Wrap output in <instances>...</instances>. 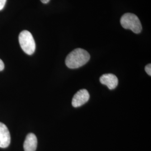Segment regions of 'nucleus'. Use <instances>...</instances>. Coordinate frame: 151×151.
<instances>
[{
    "label": "nucleus",
    "instance_id": "obj_1",
    "mask_svg": "<svg viewBox=\"0 0 151 151\" xmlns=\"http://www.w3.org/2000/svg\"><path fill=\"white\" fill-rule=\"evenodd\" d=\"M90 58V55L86 50L77 48L71 52L65 59V65L71 69L80 68L86 64Z\"/></svg>",
    "mask_w": 151,
    "mask_h": 151
},
{
    "label": "nucleus",
    "instance_id": "obj_2",
    "mask_svg": "<svg viewBox=\"0 0 151 151\" xmlns=\"http://www.w3.org/2000/svg\"><path fill=\"white\" fill-rule=\"evenodd\" d=\"M120 24L122 27L130 29L135 34H139L142 31V24L138 16L132 13H126L122 16Z\"/></svg>",
    "mask_w": 151,
    "mask_h": 151
},
{
    "label": "nucleus",
    "instance_id": "obj_3",
    "mask_svg": "<svg viewBox=\"0 0 151 151\" xmlns=\"http://www.w3.org/2000/svg\"><path fill=\"white\" fill-rule=\"evenodd\" d=\"M19 41L22 50L28 55H32L36 48V44L31 32L23 30L20 33Z\"/></svg>",
    "mask_w": 151,
    "mask_h": 151
},
{
    "label": "nucleus",
    "instance_id": "obj_4",
    "mask_svg": "<svg viewBox=\"0 0 151 151\" xmlns=\"http://www.w3.org/2000/svg\"><path fill=\"white\" fill-rule=\"evenodd\" d=\"M90 99L88 92L86 89H82L77 92L72 99V105L74 108H78L86 103Z\"/></svg>",
    "mask_w": 151,
    "mask_h": 151
},
{
    "label": "nucleus",
    "instance_id": "obj_5",
    "mask_svg": "<svg viewBox=\"0 0 151 151\" xmlns=\"http://www.w3.org/2000/svg\"><path fill=\"white\" fill-rule=\"evenodd\" d=\"M10 134L7 127L0 122V148H7L10 145Z\"/></svg>",
    "mask_w": 151,
    "mask_h": 151
},
{
    "label": "nucleus",
    "instance_id": "obj_6",
    "mask_svg": "<svg viewBox=\"0 0 151 151\" xmlns=\"http://www.w3.org/2000/svg\"><path fill=\"white\" fill-rule=\"evenodd\" d=\"M100 82L106 85L110 90L115 89L118 85L117 77L112 73H107L101 76L100 78Z\"/></svg>",
    "mask_w": 151,
    "mask_h": 151
},
{
    "label": "nucleus",
    "instance_id": "obj_7",
    "mask_svg": "<svg viewBox=\"0 0 151 151\" xmlns=\"http://www.w3.org/2000/svg\"><path fill=\"white\" fill-rule=\"evenodd\" d=\"M38 140L36 135L33 133L27 134L24 143L25 151H35L37 148Z\"/></svg>",
    "mask_w": 151,
    "mask_h": 151
},
{
    "label": "nucleus",
    "instance_id": "obj_8",
    "mask_svg": "<svg viewBox=\"0 0 151 151\" xmlns=\"http://www.w3.org/2000/svg\"><path fill=\"white\" fill-rule=\"evenodd\" d=\"M145 70H146L147 73L149 76H151V65L148 64L145 67Z\"/></svg>",
    "mask_w": 151,
    "mask_h": 151
},
{
    "label": "nucleus",
    "instance_id": "obj_9",
    "mask_svg": "<svg viewBox=\"0 0 151 151\" xmlns=\"http://www.w3.org/2000/svg\"><path fill=\"white\" fill-rule=\"evenodd\" d=\"M7 0H0V11L2 10L5 6Z\"/></svg>",
    "mask_w": 151,
    "mask_h": 151
},
{
    "label": "nucleus",
    "instance_id": "obj_10",
    "mask_svg": "<svg viewBox=\"0 0 151 151\" xmlns=\"http://www.w3.org/2000/svg\"><path fill=\"white\" fill-rule=\"evenodd\" d=\"M4 68H5L4 63V62L2 60L0 59V71L4 70Z\"/></svg>",
    "mask_w": 151,
    "mask_h": 151
},
{
    "label": "nucleus",
    "instance_id": "obj_11",
    "mask_svg": "<svg viewBox=\"0 0 151 151\" xmlns=\"http://www.w3.org/2000/svg\"><path fill=\"white\" fill-rule=\"evenodd\" d=\"M40 1H41V2H42V3L46 4H48V3L50 0H40Z\"/></svg>",
    "mask_w": 151,
    "mask_h": 151
}]
</instances>
